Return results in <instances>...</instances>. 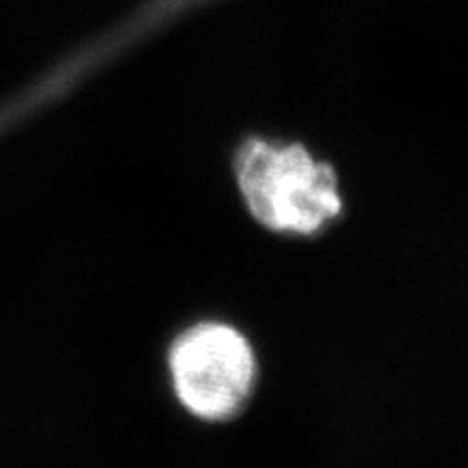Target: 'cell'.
Segmentation results:
<instances>
[{
	"label": "cell",
	"mask_w": 468,
	"mask_h": 468,
	"mask_svg": "<svg viewBox=\"0 0 468 468\" xmlns=\"http://www.w3.org/2000/svg\"><path fill=\"white\" fill-rule=\"evenodd\" d=\"M232 165L245 207L267 230L313 237L341 215L335 169L300 144L250 137Z\"/></svg>",
	"instance_id": "cell-1"
},
{
	"label": "cell",
	"mask_w": 468,
	"mask_h": 468,
	"mask_svg": "<svg viewBox=\"0 0 468 468\" xmlns=\"http://www.w3.org/2000/svg\"><path fill=\"white\" fill-rule=\"evenodd\" d=\"M167 365L178 401L204 420H226L241 412L256 384V356L248 338L215 321L193 325L176 338Z\"/></svg>",
	"instance_id": "cell-2"
}]
</instances>
